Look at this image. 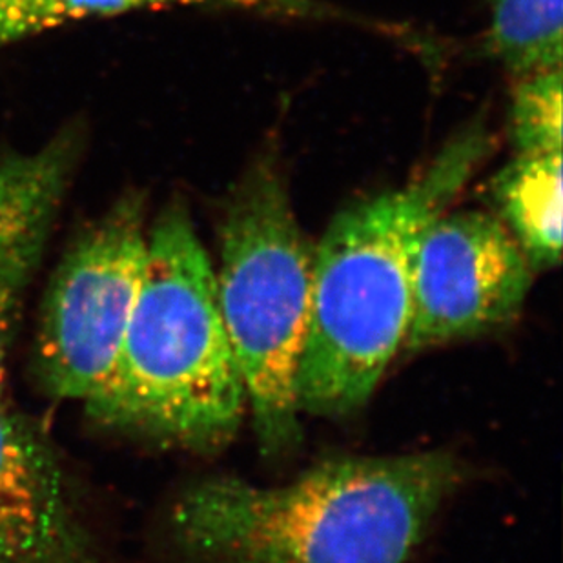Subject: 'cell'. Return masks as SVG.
Returning a JSON list of instances; mask_svg holds the SVG:
<instances>
[{"mask_svg": "<svg viewBox=\"0 0 563 563\" xmlns=\"http://www.w3.org/2000/svg\"><path fill=\"white\" fill-rule=\"evenodd\" d=\"M462 479L451 452L341 457L287 485L216 476L174 504L196 563H409Z\"/></svg>", "mask_w": 563, "mask_h": 563, "instance_id": "6da1fadb", "label": "cell"}, {"mask_svg": "<svg viewBox=\"0 0 563 563\" xmlns=\"http://www.w3.org/2000/svg\"><path fill=\"white\" fill-rule=\"evenodd\" d=\"M490 148L482 126L452 137L405 187L341 210L313 249L301 415L343 418L368 404L405 345L421 234L446 212Z\"/></svg>", "mask_w": 563, "mask_h": 563, "instance_id": "7a4b0ae2", "label": "cell"}, {"mask_svg": "<svg viewBox=\"0 0 563 563\" xmlns=\"http://www.w3.org/2000/svg\"><path fill=\"white\" fill-rule=\"evenodd\" d=\"M86 412L112 431L213 449L240 431L245 383L218 303L216 271L190 213L170 205L148 230L137 301Z\"/></svg>", "mask_w": 563, "mask_h": 563, "instance_id": "3957f363", "label": "cell"}, {"mask_svg": "<svg viewBox=\"0 0 563 563\" xmlns=\"http://www.w3.org/2000/svg\"><path fill=\"white\" fill-rule=\"evenodd\" d=\"M313 249L274 157L232 188L219 227L218 303L245 383L261 452L301 438L298 368L309 329Z\"/></svg>", "mask_w": 563, "mask_h": 563, "instance_id": "277c9868", "label": "cell"}, {"mask_svg": "<svg viewBox=\"0 0 563 563\" xmlns=\"http://www.w3.org/2000/svg\"><path fill=\"white\" fill-rule=\"evenodd\" d=\"M146 241L144 201L128 194L64 254L44 298L33 356L52 398L86 401L110 373L137 301Z\"/></svg>", "mask_w": 563, "mask_h": 563, "instance_id": "5b68a950", "label": "cell"}, {"mask_svg": "<svg viewBox=\"0 0 563 563\" xmlns=\"http://www.w3.org/2000/svg\"><path fill=\"white\" fill-rule=\"evenodd\" d=\"M532 274L520 245L493 213H441L416 249L405 349L423 351L509 324L526 305Z\"/></svg>", "mask_w": 563, "mask_h": 563, "instance_id": "8992f818", "label": "cell"}, {"mask_svg": "<svg viewBox=\"0 0 563 563\" xmlns=\"http://www.w3.org/2000/svg\"><path fill=\"white\" fill-rule=\"evenodd\" d=\"M0 563H104L48 438L2 405Z\"/></svg>", "mask_w": 563, "mask_h": 563, "instance_id": "52a82bcc", "label": "cell"}, {"mask_svg": "<svg viewBox=\"0 0 563 563\" xmlns=\"http://www.w3.org/2000/svg\"><path fill=\"white\" fill-rule=\"evenodd\" d=\"M80 148L79 130L66 128L41 148L0 157V405L16 309L48 246Z\"/></svg>", "mask_w": 563, "mask_h": 563, "instance_id": "ba28073f", "label": "cell"}, {"mask_svg": "<svg viewBox=\"0 0 563 563\" xmlns=\"http://www.w3.org/2000/svg\"><path fill=\"white\" fill-rule=\"evenodd\" d=\"M490 194L532 271L562 257V154L516 155L490 181Z\"/></svg>", "mask_w": 563, "mask_h": 563, "instance_id": "9c48e42d", "label": "cell"}, {"mask_svg": "<svg viewBox=\"0 0 563 563\" xmlns=\"http://www.w3.org/2000/svg\"><path fill=\"white\" fill-rule=\"evenodd\" d=\"M168 5L251 11L288 21H352L357 16L324 0H0V48L68 22Z\"/></svg>", "mask_w": 563, "mask_h": 563, "instance_id": "30bf717a", "label": "cell"}, {"mask_svg": "<svg viewBox=\"0 0 563 563\" xmlns=\"http://www.w3.org/2000/svg\"><path fill=\"white\" fill-rule=\"evenodd\" d=\"M485 44L516 79L562 69L563 0H493Z\"/></svg>", "mask_w": 563, "mask_h": 563, "instance_id": "8fae6325", "label": "cell"}, {"mask_svg": "<svg viewBox=\"0 0 563 563\" xmlns=\"http://www.w3.org/2000/svg\"><path fill=\"white\" fill-rule=\"evenodd\" d=\"M509 128L516 155L562 154V69L520 79Z\"/></svg>", "mask_w": 563, "mask_h": 563, "instance_id": "7c38bea8", "label": "cell"}]
</instances>
